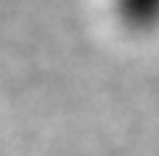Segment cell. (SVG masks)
I'll list each match as a JSON object with an SVG mask.
<instances>
[{"label": "cell", "mask_w": 159, "mask_h": 156, "mask_svg": "<svg viewBox=\"0 0 159 156\" xmlns=\"http://www.w3.org/2000/svg\"><path fill=\"white\" fill-rule=\"evenodd\" d=\"M117 20L134 33H151L159 28V0H112Z\"/></svg>", "instance_id": "obj_1"}]
</instances>
